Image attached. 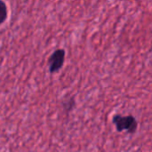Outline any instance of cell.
I'll list each match as a JSON object with an SVG mask.
<instances>
[{
    "label": "cell",
    "mask_w": 152,
    "mask_h": 152,
    "mask_svg": "<svg viewBox=\"0 0 152 152\" xmlns=\"http://www.w3.org/2000/svg\"><path fill=\"white\" fill-rule=\"evenodd\" d=\"M112 123L115 125L116 129L118 133L126 131L127 134H134L136 133L138 128V121L133 115L123 116L117 114L112 118Z\"/></svg>",
    "instance_id": "cell-1"
},
{
    "label": "cell",
    "mask_w": 152,
    "mask_h": 152,
    "mask_svg": "<svg viewBox=\"0 0 152 152\" xmlns=\"http://www.w3.org/2000/svg\"><path fill=\"white\" fill-rule=\"evenodd\" d=\"M66 52L62 48L56 49L48 58L47 64L49 68V72L51 74L57 73L63 66L65 61Z\"/></svg>",
    "instance_id": "cell-2"
},
{
    "label": "cell",
    "mask_w": 152,
    "mask_h": 152,
    "mask_svg": "<svg viewBox=\"0 0 152 152\" xmlns=\"http://www.w3.org/2000/svg\"><path fill=\"white\" fill-rule=\"evenodd\" d=\"M61 109L63 110V111L66 114H69L76 107V99L75 96L71 95V96H68L66 98H64L61 101Z\"/></svg>",
    "instance_id": "cell-3"
},
{
    "label": "cell",
    "mask_w": 152,
    "mask_h": 152,
    "mask_svg": "<svg viewBox=\"0 0 152 152\" xmlns=\"http://www.w3.org/2000/svg\"><path fill=\"white\" fill-rule=\"evenodd\" d=\"M7 16H8L7 5L4 1L0 0V25L6 20Z\"/></svg>",
    "instance_id": "cell-4"
}]
</instances>
